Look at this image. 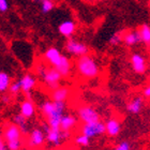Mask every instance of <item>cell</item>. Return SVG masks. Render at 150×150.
Returning a JSON list of instances; mask_svg holds the SVG:
<instances>
[{"label": "cell", "mask_w": 150, "mask_h": 150, "mask_svg": "<svg viewBox=\"0 0 150 150\" xmlns=\"http://www.w3.org/2000/svg\"><path fill=\"white\" fill-rule=\"evenodd\" d=\"M70 90L68 87H64V86H59L57 87L56 89L52 90V93H50V97L53 99V101H64L69 98Z\"/></svg>", "instance_id": "cell-17"}, {"label": "cell", "mask_w": 150, "mask_h": 150, "mask_svg": "<svg viewBox=\"0 0 150 150\" xmlns=\"http://www.w3.org/2000/svg\"><path fill=\"white\" fill-rule=\"evenodd\" d=\"M2 101L4 102V103H8V102H9V98H8V97H3L2 98Z\"/></svg>", "instance_id": "cell-32"}, {"label": "cell", "mask_w": 150, "mask_h": 150, "mask_svg": "<svg viewBox=\"0 0 150 150\" xmlns=\"http://www.w3.org/2000/svg\"><path fill=\"white\" fill-rule=\"evenodd\" d=\"M74 143L77 146H81V147H87L90 144V138L88 137L87 135H85L81 133V135H77L76 137L74 138Z\"/></svg>", "instance_id": "cell-25"}, {"label": "cell", "mask_w": 150, "mask_h": 150, "mask_svg": "<svg viewBox=\"0 0 150 150\" xmlns=\"http://www.w3.org/2000/svg\"><path fill=\"white\" fill-rule=\"evenodd\" d=\"M144 107V99L142 97L133 98L127 105V110L133 115H138Z\"/></svg>", "instance_id": "cell-13"}, {"label": "cell", "mask_w": 150, "mask_h": 150, "mask_svg": "<svg viewBox=\"0 0 150 150\" xmlns=\"http://www.w3.org/2000/svg\"><path fill=\"white\" fill-rule=\"evenodd\" d=\"M77 123V120L72 115H63L60 121V129L63 132H70Z\"/></svg>", "instance_id": "cell-18"}, {"label": "cell", "mask_w": 150, "mask_h": 150, "mask_svg": "<svg viewBox=\"0 0 150 150\" xmlns=\"http://www.w3.org/2000/svg\"><path fill=\"white\" fill-rule=\"evenodd\" d=\"M9 8L8 1L6 0H0V12H6Z\"/></svg>", "instance_id": "cell-30"}, {"label": "cell", "mask_w": 150, "mask_h": 150, "mask_svg": "<svg viewBox=\"0 0 150 150\" xmlns=\"http://www.w3.org/2000/svg\"><path fill=\"white\" fill-rule=\"evenodd\" d=\"M132 149V146L129 142H121L115 146V150H130Z\"/></svg>", "instance_id": "cell-28"}, {"label": "cell", "mask_w": 150, "mask_h": 150, "mask_svg": "<svg viewBox=\"0 0 150 150\" xmlns=\"http://www.w3.org/2000/svg\"><path fill=\"white\" fill-rule=\"evenodd\" d=\"M10 76L6 73L0 72V92H3L9 89L10 87Z\"/></svg>", "instance_id": "cell-23"}, {"label": "cell", "mask_w": 150, "mask_h": 150, "mask_svg": "<svg viewBox=\"0 0 150 150\" xmlns=\"http://www.w3.org/2000/svg\"><path fill=\"white\" fill-rule=\"evenodd\" d=\"M41 9L43 13H48L54 9V0H42Z\"/></svg>", "instance_id": "cell-26"}, {"label": "cell", "mask_w": 150, "mask_h": 150, "mask_svg": "<svg viewBox=\"0 0 150 150\" xmlns=\"http://www.w3.org/2000/svg\"><path fill=\"white\" fill-rule=\"evenodd\" d=\"M142 42V37L139 30H131L123 33V43L127 46H134Z\"/></svg>", "instance_id": "cell-11"}, {"label": "cell", "mask_w": 150, "mask_h": 150, "mask_svg": "<svg viewBox=\"0 0 150 150\" xmlns=\"http://www.w3.org/2000/svg\"><path fill=\"white\" fill-rule=\"evenodd\" d=\"M21 114H23L27 119L31 118L35 115V105L29 99L23 101L21 104Z\"/></svg>", "instance_id": "cell-20"}, {"label": "cell", "mask_w": 150, "mask_h": 150, "mask_svg": "<svg viewBox=\"0 0 150 150\" xmlns=\"http://www.w3.org/2000/svg\"><path fill=\"white\" fill-rule=\"evenodd\" d=\"M55 68L59 71L60 74L62 75V77H67V76H69L70 73H71L72 64H71V61L69 60V58H67L66 56L62 55L60 61L55 66Z\"/></svg>", "instance_id": "cell-14"}, {"label": "cell", "mask_w": 150, "mask_h": 150, "mask_svg": "<svg viewBox=\"0 0 150 150\" xmlns=\"http://www.w3.org/2000/svg\"><path fill=\"white\" fill-rule=\"evenodd\" d=\"M6 146L11 150H17L22 147V139H13V141L6 142Z\"/></svg>", "instance_id": "cell-27"}, {"label": "cell", "mask_w": 150, "mask_h": 150, "mask_svg": "<svg viewBox=\"0 0 150 150\" xmlns=\"http://www.w3.org/2000/svg\"><path fill=\"white\" fill-rule=\"evenodd\" d=\"M106 125V134L110 137H116L118 136L120 131H121V123L120 120L116 117L110 118L105 123Z\"/></svg>", "instance_id": "cell-10"}, {"label": "cell", "mask_w": 150, "mask_h": 150, "mask_svg": "<svg viewBox=\"0 0 150 150\" xmlns=\"http://www.w3.org/2000/svg\"><path fill=\"white\" fill-rule=\"evenodd\" d=\"M78 118L81 119V122L84 123H92V122L100 121V114L94 110L93 107L84 105L78 108L77 110Z\"/></svg>", "instance_id": "cell-5"}, {"label": "cell", "mask_w": 150, "mask_h": 150, "mask_svg": "<svg viewBox=\"0 0 150 150\" xmlns=\"http://www.w3.org/2000/svg\"><path fill=\"white\" fill-rule=\"evenodd\" d=\"M13 121L15 125H17L21 129V131L22 133H26V132L28 131V125H27V118H26L25 116L23 115V114H18V115H16L13 119Z\"/></svg>", "instance_id": "cell-22"}, {"label": "cell", "mask_w": 150, "mask_h": 150, "mask_svg": "<svg viewBox=\"0 0 150 150\" xmlns=\"http://www.w3.org/2000/svg\"><path fill=\"white\" fill-rule=\"evenodd\" d=\"M123 33H125V32H122V31H118V32L112 33V37H110V40H108L110 45H112V46H117V45H119L121 42H123Z\"/></svg>", "instance_id": "cell-24"}, {"label": "cell", "mask_w": 150, "mask_h": 150, "mask_svg": "<svg viewBox=\"0 0 150 150\" xmlns=\"http://www.w3.org/2000/svg\"><path fill=\"white\" fill-rule=\"evenodd\" d=\"M45 132L41 129H35L30 134V137L28 139V145L30 147H41L44 144L46 139L45 137Z\"/></svg>", "instance_id": "cell-9"}, {"label": "cell", "mask_w": 150, "mask_h": 150, "mask_svg": "<svg viewBox=\"0 0 150 150\" xmlns=\"http://www.w3.org/2000/svg\"><path fill=\"white\" fill-rule=\"evenodd\" d=\"M0 141H1V136H0Z\"/></svg>", "instance_id": "cell-36"}, {"label": "cell", "mask_w": 150, "mask_h": 150, "mask_svg": "<svg viewBox=\"0 0 150 150\" xmlns=\"http://www.w3.org/2000/svg\"><path fill=\"white\" fill-rule=\"evenodd\" d=\"M66 110L64 101H46L42 105V112L52 129L61 130L60 121Z\"/></svg>", "instance_id": "cell-1"}, {"label": "cell", "mask_w": 150, "mask_h": 150, "mask_svg": "<svg viewBox=\"0 0 150 150\" xmlns=\"http://www.w3.org/2000/svg\"><path fill=\"white\" fill-rule=\"evenodd\" d=\"M41 77L43 78V81L47 87L50 88V90H54L57 87H59V83L62 78V75L54 67V68H46Z\"/></svg>", "instance_id": "cell-4"}, {"label": "cell", "mask_w": 150, "mask_h": 150, "mask_svg": "<svg viewBox=\"0 0 150 150\" xmlns=\"http://www.w3.org/2000/svg\"><path fill=\"white\" fill-rule=\"evenodd\" d=\"M35 1H40V2H42V0H35Z\"/></svg>", "instance_id": "cell-34"}, {"label": "cell", "mask_w": 150, "mask_h": 150, "mask_svg": "<svg viewBox=\"0 0 150 150\" xmlns=\"http://www.w3.org/2000/svg\"><path fill=\"white\" fill-rule=\"evenodd\" d=\"M138 30L141 33L142 42L147 47H150V25L149 24H143Z\"/></svg>", "instance_id": "cell-21"}, {"label": "cell", "mask_w": 150, "mask_h": 150, "mask_svg": "<svg viewBox=\"0 0 150 150\" xmlns=\"http://www.w3.org/2000/svg\"><path fill=\"white\" fill-rule=\"evenodd\" d=\"M130 61H131V67L133 71H134L136 74L143 75L147 72V61L144 57L142 56L141 54L134 53L131 55V58H130Z\"/></svg>", "instance_id": "cell-7"}, {"label": "cell", "mask_w": 150, "mask_h": 150, "mask_svg": "<svg viewBox=\"0 0 150 150\" xmlns=\"http://www.w3.org/2000/svg\"><path fill=\"white\" fill-rule=\"evenodd\" d=\"M21 135H22V131H21L18 125H15V123L8 125L4 129V132H3V136H4L6 142L13 141V139H19Z\"/></svg>", "instance_id": "cell-12"}, {"label": "cell", "mask_w": 150, "mask_h": 150, "mask_svg": "<svg viewBox=\"0 0 150 150\" xmlns=\"http://www.w3.org/2000/svg\"><path fill=\"white\" fill-rule=\"evenodd\" d=\"M21 86H22V90L26 93H29V91L32 90L37 84V79H35L32 75L25 74L21 78Z\"/></svg>", "instance_id": "cell-19"}, {"label": "cell", "mask_w": 150, "mask_h": 150, "mask_svg": "<svg viewBox=\"0 0 150 150\" xmlns=\"http://www.w3.org/2000/svg\"><path fill=\"white\" fill-rule=\"evenodd\" d=\"M81 132L83 134L87 135L89 138H94L106 133V125L101 120L92 123H84L81 128Z\"/></svg>", "instance_id": "cell-3"}, {"label": "cell", "mask_w": 150, "mask_h": 150, "mask_svg": "<svg viewBox=\"0 0 150 150\" xmlns=\"http://www.w3.org/2000/svg\"><path fill=\"white\" fill-rule=\"evenodd\" d=\"M22 89V86H21V81H17V83H13V84L10 85L9 90L12 94H16L19 90Z\"/></svg>", "instance_id": "cell-29"}, {"label": "cell", "mask_w": 150, "mask_h": 150, "mask_svg": "<svg viewBox=\"0 0 150 150\" xmlns=\"http://www.w3.org/2000/svg\"><path fill=\"white\" fill-rule=\"evenodd\" d=\"M76 69H77L78 74L88 79L96 78L100 74V67L98 64L97 60L88 54L78 57L76 61Z\"/></svg>", "instance_id": "cell-2"}, {"label": "cell", "mask_w": 150, "mask_h": 150, "mask_svg": "<svg viewBox=\"0 0 150 150\" xmlns=\"http://www.w3.org/2000/svg\"><path fill=\"white\" fill-rule=\"evenodd\" d=\"M58 30H59L60 35H62L63 37L70 38L76 30V25L73 21H64L59 25Z\"/></svg>", "instance_id": "cell-16"}, {"label": "cell", "mask_w": 150, "mask_h": 150, "mask_svg": "<svg viewBox=\"0 0 150 150\" xmlns=\"http://www.w3.org/2000/svg\"><path fill=\"white\" fill-rule=\"evenodd\" d=\"M61 57H62L61 53H60L57 48H55V47L48 48V50L45 52V54H44V58L46 59L47 62L50 63V64H52L53 67H55L57 63L59 62L60 59H61Z\"/></svg>", "instance_id": "cell-15"}, {"label": "cell", "mask_w": 150, "mask_h": 150, "mask_svg": "<svg viewBox=\"0 0 150 150\" xmlns=\"http://www.w3.org/2000/svg\"><path fill=\"white\" fill-rule=\"evenodd\" d=\"M97 1H102V0H97Z\"/></svg>", "instance_id": "cell-35"}, {"label": "cell", "mask_w": 150, "mask_h": 150, "mask_svg": "<svg viewBox=\"0 0 150 150\" xmlns=\"http://www.w3.org/2000/svg\"><path fill=\"white\" fill-rule=\"evenodd\" d=\"M46 134V139L50 144L54 146H60L63 139H66L70 136V132H63L61 130H55L50 128L48 131L45 133Z\"/></svg>", "instance_id": "cell-8"}, {"label": "cell", "mask_w": 150, "mask_h": 150, "mask_svg": "<svg viewBox=\"0 0 150 150\" xmlns=\"http://www.w3.org/2000/svg\"><path fill=\"white\" fill-rule=\"evenodd\" d=\"M143 94H144L145 98L150 99V84H148L147 86L144 88V90H143Z\"/></svg>", "instance_id": "cell-31"}, {"label": "cell", "mask_w": 150, "mask_h": 150, "mask_svg": "<svg viewBox=\"0 0 150 150\" xmlns=\"http://www.w3.org/2000/svg\"><path fill=\"white\" fill-rule=\"evenodd\" d=\"M66 50L69 54L76 57L84 56L89 53V48L86 44L79 41L73 40V39H70L66 43Z\"/></svg>", "instance_id": "cell-6"}, {"label": "cell", "mask_w": 150, "mask_h": 150, "mask_svg": "<svg viewBox=\"0 0 150 150\" xmlns=\"http://www.w3.org/2000/svg\"><path fill=\"white\" fill-rule=\"evenodd\" d=\"M148 6H149V9H150V0L148 1Z\"/></svg>", "instance_id": "cell-33"}]
</instances>
